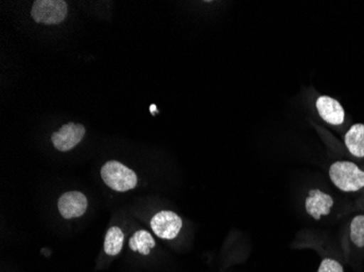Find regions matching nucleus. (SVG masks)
I'll return each instance as SVG.
<instances>
[{
    "instance_id": "nucleus-1",
    "label": "nucleus",
    "mask_w": 364,
    "mask_h": 272,
    "mask_svg": "<svg viewBox=\"0 0 364 272\" xmlns=\"http://www.w3.org/2000/svg\"><path fill=\"white\" fill-rule=\"evenodd\" d=\"M328 178L341 193L364 192V167L353 161H336L328 167Z\"/></svg>"
},
{
    "instance_id": "nucleus-2",
    "label": "nucleus",
    "mask_w": 364,
    "mask_h": 272,
    "mask_svg": "<svg viewBox=\"0 0 364 272\" xmlns=\"http://www.w3.org/2000/svg\"><path fill=\"white\" fill-rule=\"evenodd\" d=\"M101 175L106 185L116 192L130 191L138 184V177L134 170L129 169L119 161H107L102 167Z\"/></svg>"
},
{
    "instance_id": "nucleus-3",
    "label": "nucleus",
    "mask_w": 364,
    "mask_h": 272,
    "mask_svg": "<svg viewBox=\"0 0 364 272\" xmlns=\"http://www.w3.org/2000/svg\"><path fill=\"white\" fill-rule=\"evenodd\" d=\"M31 16L36 23L54 26L65 21L68 16V5L63 0H36Z\"/></svg>"
},
{
    "instance_id": "nucleus-4",
    "label": "nucleus",
    "mask_w": 364,
    "mask_h": 272,
    "mask_svg": "<svg viewBox=\"0 0 364 272\" xmlns=\"http://www.w3.org/2000/svg\"><path fill=\"white\" fill-rule=\"evenodd\" d=\"M335 204L332 194L321 189H312L304 200V210L313 220L321 221L332 214Z\"/></svg>"
},
{
    "instance_id": "nucleus-5",
    "label": "nucleus",
    "mask_w": 364,
    "mask_h": 272,
    "mask_svg": "<svg viewBox=\"0 0 364 272\" xmlns=\"http://www.w3.org/2000/svg\"><path fill=\"white\" fill-rule=\"evenodd\" d=\"M183 222L176 212L163 210L157 212L151 220V228L155 235L163 240H173L179 235Z\"/></svg>"
},
{
    "instance_id": "nucleus-6",
    "label": "nucleus",
    "mask_w": 364,
    "mask_h": 272,
    "mask_svg": "<svg viewBox=\"0 0 364 272\" xmlns=\"http://www.w3.org/2000/svg\"><path fill=\"white\" fill-rule=\"evenodd\" d=\"M316 110L325 124L343 126L346 122V110L341 102L328 95H321L316 100Z\"/></svg>"
},
{
    "instance_id": "nucleus-7",
    "label": "nucleus",
    "mask_w": 364,
    "mask_h": 272,
    "mask_svg": "<svg viewBox=\"0 0 364 272\" xmlns=\"http://www.w3.org/2000/svg\"><path fill=\"white\" fill-rule=\"evenodd\" d=\"M87 196L81 192L71 191L63 194L58 200V210L65 219L79 218L87 212Z\"/></svg>"
},
{
    "instance_id": "nucleus-8",
    "label": "nucleus",
    "mask_w": 364,
    "mask_h": 272,
    "mask_svg": "<svg viewBox=\"0 0 364 272\" xmlns=\"http://www.w3.org/2000/svg\"><path fill=\"white\" fill-rule=\"evenodd\" d=\"M85 135V128L82 124H65L58 132L53 134L52 142L59 151H68L75 148Z\"/></svg>"
},
{
    "instance_id": "nucleus-9",
    "label": "nucleus",
    "mask_w": 364,
    "mask_h": 272,
    "mask_svg": "<svg viewBox=\"0 0 364 272\" xmlns=\"http://www.w3.org/2000/svg\"><path fill=\"white\" fill-rule=\"evenodd\" d=\"M343 145L348 154L357 161H364V124H353L343 134Z\"/></svg>"
},
{
    "instance_id": "nucleus-10",
    "label": "nucleus",
    "mask_w": 364,
    "mask_h": 272,
    "mask_svg": "<svg viewBox=\"0 0 364 272\" xmlns=\"http://www.w3.org/2000/svg\"><path fill=\"white\" fill-rule=\"evenodd\" d=\"M348 239L353 249L357 251L364 249V214H358L351 218L348 227Z\"/></svg>"
},
{
    "instance_id": "nucleus-11",
    "label": "nucleus",
    "mask_w": 364,
    "mask_h": 272,
    "mask_svg": "<svg viewBox=\"0 0 364 272\" xmlns=\"http://www.w3.org/2000/svg\"><path fill=\"white\" fill-rule=\"evenodd\" d=\"M155 245L156 243L152 234L145 230L136 231L129 241V247L134 251H139L144 256L150 254L151 249H154Z\"/></svg>"
},
{
    "instance_id": "nucleus-12",
    "label": "nucleus",
    "mask_w": 364,
    "mask_h": 272,
    "mask_svg": "<svg viewBox=\"0 0 364 272\" xmlns=\"http://www.w3.org/2000/svg\"><path fill=\"white\" fill-rule=\"evenodd\" d=\"M124 234L122 229L112 227L106 233L104 251L109 256H117L124 246Z\"/></svg>"
},
{
    "instance_id": "nucleus-13",
    "label": "nucleus",
    "mask_w": 364,
    "mask_h": 272,
    "mask_svg": "<svg viewBox=\"0 0 364 272\" xmlns=\"http://www.w3.org/2000/svg\"><path fill=\"white\" fill-rule=\"evenodd\" d=\"M316 272H345L343 263L334 257H324Z\"/></svg>"
},
{
    "instance_id": "nucleus-14",
    "label": "nucleus",
    "mask_w": 364,
    "mask_h": 272,
    "mask_svg": "<svg viewBox=\"0 0 364 272\" xmlns=\"http://www.w3.org/2000/svg\"><path fill=\"white\" fill-rule=\"evenodd\" d=\"M358 206L364 210V192L360 194L359 200H358Z\"/></svg>"
},
{
    "instance_id": "nucleus-15",
    "label": "nucleus",
    "mask_w": 364,
    "mask_h": 272,
    "mask_svg": "<svg viewBox=\"0 0 364 272\" xmlns=\"http://www.w3.org/2000/svg\"><path fill=\"white\" fill-rule=\"evenodd\" d=\"M154 110H155V111H157L156 106H155V105L151 106V112H152V114H154Z\"/></svg>"
}]
</instances>
